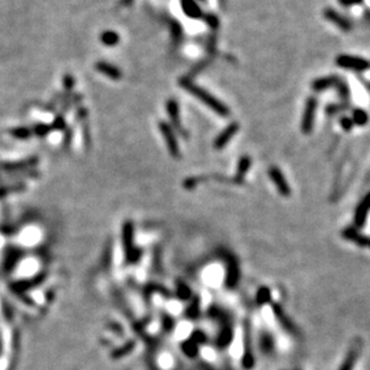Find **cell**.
<instances>
[{"instance_id":"cell-3","label":"cell","mask_w":370,"mask_h":370,"mask_svg":"<svg viewBox=\"0 0 370 370\" xmlns=\"http://www.w3.org/2000/svg\"><path fill=\"white\" fill-rule=\"evenodd\" d=\"M123 243L126 252V257L130 262L137 261L139 257L138 250L134 245V226L130 221H126L123 226Z\"/></svg>"},{"instance_id":"cell-12","label":"cell","mask_w":370,"mask_h":370,"mask_svg":"<svg viewBox=\"0 0 370 370\" xmlns=\"http://www.w3.org/2000/svg\"><path fill=\"white\" fill-rule=\"evenodd\" d=\"M370 212V194L365 196V199L359 203L358 208L356 209L355 213V225L357 227H363L364 225L366 217H368V214Z\"/></svg>"},{"instance_id":"cell-22","label":"cell","mask_w":370,"mask_h":370,"mask_svg":"<svg viewBox=\"0 0 370 370\" xmlns=\"http://www.w3.org/2000/svg\"><path fill=\"white\" fill-rule=\"evenodd\" d=\"M336 87H337V89H338L339 95L342 96L343 99H346V97H347V99H349V96H350L349 86H347V84L345 82H344L343 80H339V82H338V84H337Z\"/></svg>"},{"instance_id":"cell-20","label":"cell","mask_w":370,"mask_h":370,"mask_svg":"<svg viewBox=\"0 0 370 370\" xmlns=\"http://www.w3.org/2000/svg\"><path fill=\"white\" fill-rule=\"evenodd\" d=\"M256 300H257V303L260 306H264V304L268 303V302L271 301V292H269L267 287H261L257 292Z\"/></svg>"},{"instance_id":"cell-5","label":"cell","mask_w":370,"mask_h":370,"mask_svg":"<svg viewBox=\"0 0 370 370\" xmlns=\"http://www.w3.org/2000/svg\"><path fill=\"white\" fill-rule=\"evenodd\" d=\"M159 129H160L161 135L164 136L165 142H166L168 152H170L171 155L173 158H179V147H178V142L176 138V135H174L173 129L171 128L167 123L160 122L159 123Z\"/></svg>"},{"instance_id":"cell-13","label":"cell","mask_w":370,"mask_h":370,"mask_svg":"<svg viewBox=\"0 0 370 370\" xmlns=\"http://www.w3.org/2000/svg\"><path fill=\"white\" fill-rule=\"evenodd\" d=\"M95 67L99 72H101L102 75H105V76L109 77V79H112L115 81H118L122 79L121 69L115 66V65L107 63V61H99V63H96Z\"/></svg>"},{"instance_id":"cell-27","label":"cell","mask_w":370,"mask_h":370,"mask_svg":"<svg viewBox=\"0 0 370 370\" xmlns=\"http://www.w3.org/2000/svg\"><path fill=\"white\" fill-rule=\"evenodd\" d=\"M197 314H199V300L196 298L193 303V306L188 309V315H189L190 317H196Z\"/></svg>"},{"instance_id":"cell-18","label":"cell","mask_w":370,"mask_h":370,"mask_svg":"<svg viewBox=\"0 0 370 370\" xmlns=\"http://www.w3.org/2000/svg\"><path fill=\"white\" fill-rule=\"evenodd\" d=\"M351 119H352L353 124H356L358 126H363V125H365L366 123H368L369 116H368V113L364 111V109L356 108L352 113V118Z\"/></svg>"},{"instance_id":"cell-1","label":"cell","mask_w":370,"mask_h":370,"mask_svg":"<svg viewBox=\"0 0 370 370\" xmlns=\"http://www.w3.org/2000/svg\"><path fill=\"white\" fill-rule=\"evenodd\" d=\"M179 83H180V86L183 87V88H185L188 90V92L196 96L197 99H200L203 103H206V105L208 106L210 109H213V111L215 113H217L219 116L227 117L230 115L229 107H227L225 103L219 101V100H217L216 97H214L212 94H209L208 92H206L204 89L200 88V87H197L196 84H194L190 80L181 79Z\"/></svg>"},{"instance_id":"cell-29","label":"cell","mask_w":370,"mask_h":370,"mask_svg":"<svg viewBox=\"0 0 370 370\" xmlns=\"http://www.w3.org/2000/svg\"><path fill=\"white\" fill-rule=\"evenodd\" d=\"M51 130V126L48 125H45V124H40V125H36V128H35V132H36L38 135H46L47 132H50Z\"/></svg>"},{"instance_id":"cell-19","label":"cell","mask_w":370,"mask_h":370,"mask_svg":"<svg viewBox=\"0 0 370 370\" xmlns=\"http://www.w3.org/2000/svg\"><path fill=\"white\" fill-rule=\"evenodd\" d=\"M171 35L172 40L176 42V45L180 44L181 39H183V29H181V25L177 21L171 22Z\"/></svg>"},{"instance_id":"cell-11","label":"cell","mask_w":370,"mask_h":370,"mask_svg":"<svg viewBox=\"0 0 370 370\" xmlns=\"http://www.w3.org/2000/svg\"><path fill=\"white\" fill-rule=\"evenodd\" d=\"M339 77L337 76H324L320 77V79L314 80V82L311 83V89L316 93L324 92V90L332 88V87H336L339 82Z\"/></svg>"},{"instance_id":"cell-17","label":"cell","mask_w":370,"mask_h":370,"mask_svg":"<svg viewBox=\"0 0 370 370\" xmlns=\"http://www.w3.org/2000/svg\"><path fill=\"white\" fill-rule=\"evenodd\" d=\"M100 39H101L102 44L105 45V46H108V47L116 46V45L119 42V35L113 30H105L101 34Z\"/></svg>"},{"instance_id":"cell-26","label":"cell","mask_w":370,"mask_h":370,"mask_svg":"<svg viewBox=\"0 0 370 370\" xmlns=\"http://www.w3.org/2000/svg\"><path fill=\"white\" fill-rule=\"evenodd\" d=\"M12 134H14L16 137H21V138H27L29 135H30V131H29L28 129L25 128H19V129H16L12 131Z\"/></svg>"},{"instance_id":"cell-6","label":"cell","mask_w":370,"mask_h":370,"mask_svg":"<svg viewBox=\"0 0 370 370\" xmlns=\"http://www.w3.org/2000/svg\"><path fill=\"white\" fill-rule=\"evenodd\" d=\"M268 173H269V177H271V179L273 180V183L275 184V187H277L279 193H280L282 196H285V197L290 196L291 189H290V187H288L286 179H285L284 174L281 173V171L275 166H273V167L269 168Z\"/></svg>"},{"instance_id":"cell-4","label":"cell","mask_w":370,"mask_h":370,"mask_svg":"<svg viewBox=\"0 0 370 370\" xmlns=\"http://www.w3.org/2000/svg\"><path fill=\"white\" fill-rule=\"evenodd\" d=\"M316 108H317V100L316 97L310 96L307 99L306 107H304L303 112V119H302V131L304 134H310L313 131L314 128V122H315V115H316Z\"/></svg>"},{"instance_id":"cell-16","label":"cell","mask_w":370,"mask_h":370,"mask_svg":"<svg viewBox=\"0 0 370 370\" xmlns=\"http://www.w3.org/2000/svg\"><path fill=\"white\" fill-rule=\"evenodd\" d=\"M250 164H251V160H250L249 157H243L241 160L238 162V168H237V173H236V180L238 183H241L244 179L245 173L248 172Z\"/></svg>"},{"instance_id":"cell-30","label":"cell","mask_w":370,"mask_h":370,"mask_svg":"<svg viewBox=\"0 0 370 370\" xmlns=\"http://www.w3.org/2000/svg\"><path fill=\"white\" fill-rule=\"evenodd\" d=\"M338 2L342 4L343 6H352V5H357V4H361L363 0H338Z\"/></svg>"},{"instance_id":"cell-10","label":"cell","mask_w":370,"mask_h":370,"mask_svg":"<svg viewBox=\"0 0 370 370\" xmlns=\"http://www.w3.org/2000/svg\"><path fill=\"white\" fill-rule=\"evenodd\" d=\"M166 108H167V113L168 117H170L172 124H173L174 129L177 131H179L181 135L185 134V131L183 130V126L180 124V117H179V106H178V102L174 99H170L166 102Z\"/></svg>"},{"instance_id":"cell-21","label":"cell","mask_w":370,"mask_h":370,"mask_svg":"<svg viewBox=\"0 0 370 370\" xmlns=\"http://www.w3.org/2000/svg\"><path fill=\"white\" fill-rule=\"evenodd\" d=\"M177 292H178V296H179L181 300H188V298L191 296L190 288L188 287L187 285L181 284V282H178Z\"/></svg>"},{"instance_id":"cell-28","label":"cell","mask_w":370,"mask_h":370,"mask_svg":"<svg viewBox=\"0 0 370 370\" xmlns=\"http://www.w3.org/2000/svg\"><path fill=\"white\" fill-rule=\"evenodd\" d=\"M64 128H65V119H64L63 116L59 115V116L57 117L56 119H54V122H53V129H56V130H63Z\"/></svg>"},{"instance_id":"cell-2","label":"cell","mask_w":370,"mask_h":370,"mask_svg":"<svg viewBox=\"0 0 370 370\" xmlns=\"http://www.w3.org/2000/svg\"><path fill=\"white\" fill-rule=\"evenodd\" d=\"M336 64L343 69L353 70L357 72H363L370 69V60L362 57L350 56V54H340L336 58Z\"/></svg>"},{"instance_id":"cell-14","label":"cell","mask_w":370,"mask_h":370,"mask_svg":"<svg viewBox=\"0 0 370 370\" xmlns=\"http://www.w3.org/2000/svg\"><path fill=\"white\" fill-rule=\"evenodd\" d=\"M180 5H181V10L188 17L194 18V19H199L203 17V11L201 10V8L199 5L196 4L195 0H180Z\"/></svg>"},{"instance_id":"cell-25","label":"cell","mask_w":370,"mask_h":370,"mask_svg":"<svg viewBox=\"0 0 370 370\" xmlns=\"http://www.w3.org/2000/svg\"><path fill=\"white\" fill-rule=\"evenodd\" d=\"M340 125L343 126V129L345 130V131H351L352 126H353V122L351 118H346V117H343L342 119H340Z\"/></svg>"},{"instance_id":"cell-15","label":"cell","mask_w":370,"mask_h":370,"mask_svg":"<svg viewBox=\"0 0 370 370\" xmlns=\"http://www.w3.org/2000/svg\"><path fill=\"white\" fill-rule=\"evenodd\" d=\"M239 280V268L236 260L229 257L227 260V279L226 284L229 287H235Z\"/></svg>"},{"instance_id":"cell-23","label":"cell","mask_w":370,"mask_h":370,"mask_svg":"<svg viewBox=\"0 0 370 370\" xmlns=\"http://www.w3.org/2000/svg\"><path fill=\"white\" fill-rule=\"evenodd\" d=\"M203 18H204V21H206V23L208 24L212 29H216L217 27H219V18H217L215 15H213V14L203 15Z\"/></svg>"},{"instance_id":"cell-31","label":"cell","mask_w":370,"mask_h":370,"mask_svg":"<svg viewBox=\"0 0 370 370\" xmlns=\"http://www.w3.org/2000/svg\"><path fill=\"white\" fill-rule=\"evenodd\" d=\"M132 2H134V0H122L123 5H125V6H130L132 4Z\"/></svg>"},{"instance_id":"cell-24","label":"cell","mask_w":370,"mask_h":370,"mask_svg":"<svg viewBox=\"0 0 370 370\" xmlns=\"http://www.w3.org/2000/svg\"><path fill=\"white\" fill-rule=\"evenodd\" d=\"M63 84H64L65 92L70 93L75 86V79L71 76V75H65L64 80H63Z\"/></svg>"},{"instance_id":"cell-32","label":"cell","mask_w":370,"mask_h":370,"mask_svg":"<svg viewBox=\"0 0 370 370\" xmlns=\"http://www.w3.org/2000/svg\"><path fill=\"white\" fill-rule=\"evenodd\" d=\"M201 2H204V0H201Z\"/></svg>"},{"instance_id":"cell-9","label":"cell","mask_w":370,"mask_h":370,"mask_svg":"<svg viewBox=\"0 0 370 370\" xmlns=\"http://www.w3.org/2000/svg\"><path fill=\"white\" fill-rule=\"evenodd\" d=\"M323 16L327 21L332 22L333 24H336L337 27L342 29V30L346 31V30H350V29H351V23H350L349 19H347L346 17H344L343 15H340L339 12H337L336 10L326 9L323 12Z\"/></svg>"},{"instance_id":"cell-7","label":"cell","mask_w":370,"mask_h":370,"mask_svg":"<svg viewBox=\"0 0 370 370\" xmlns=\"http://www.w3.org/2000/svg\"><path fill=\"white\" fill-rule=\"evenodd\" d=\"M362 350V342L361 340H357V342L353 343V345L350 347V351L347 352V355L344 359L342 366H340V370H353V366H355L357 358H358L359 355H361Z\"/></svg>"},{"instance_id":"cell-8","label":"cell","mask_w":370,"mask_h":370,"mask_svg":"<svg viewBox=\"0 0 370 370\" xmlns=\"http://www.w3.org/2000/svg\"><path fill=\"white\" fill-rule=\"evenodd\" d=\"M238 130H239L238 123H232V124H230L223 132H220L219 136L215 138V141H214V148L223 149L230 141H231L233 136L238 132Z\"/></svg>"}]
</instances>
